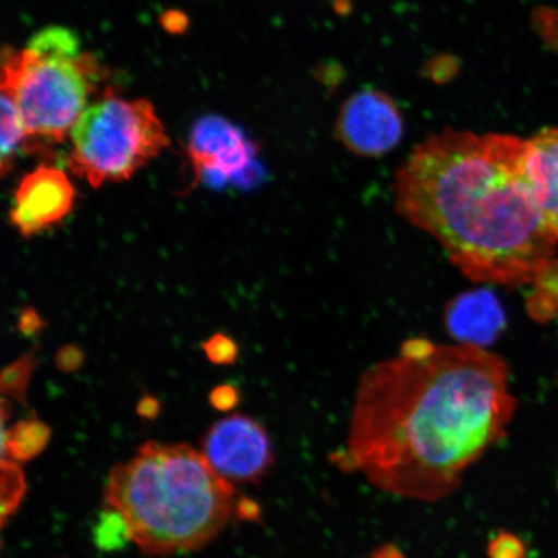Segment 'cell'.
<instances>
[{
    "label": "cell",
    "mask_w": 558,
    "mask_h": 558,
    "mask_svg": "<svg viewBox=\"0 0 558 558\" xmlns=\"http://www.w3.org/2000/svg\"><path fill=\"white\" fill-rule=\"evenodd\" d=\"M515 401L505 361L473 345L415 339L362 375L349 466L396 497L448 498L506 435Z\"/></svg>",
    "instance_id": "1"
},
{
    "label": "cell",
    "mask_w": 558,
    "mask_h": 558,
    "mask_svg": "<svg viewBox=\"0 0 558 558\" xmlns=\"http://www.w3.org/2000/svg\"><path fill=\"white\" fill-rule=\"evenodd\" d=\"M525 142L445 130L417 145L396 174V209L441 244L472 281L538 279L557 236L523 166Z\"/></svg>",
    "instance_id": "2"
},
{
    "label": "cell",
    "mask_w": 558,
    "mask_h": 558,
    "mask_svg": "<svg viewBox=\"0 0 558 558\" xmlns=\"http://www.w3.org/2000/svg\"><path fill=\"white\" fill-rule=\"evenodd\" d=\"M234 498L204 453L185 444L149 441L111 470L105 500L120 511L131 542L149 556L204 548L227 525Z\"/></svg>",
    "instance_id": "3"
},
{
    "label": "cell",
    "mask_w": 558,
    "mask_h": 558,
    "mask_svg": "<svg viewBox=\"0 0 558 558\" xmlns=\"http://www.w3.org/2000/svg\"><path fill=\"white\" fill-rule=\"evenodd\" d=\"M99 65L81 53L75 34L50 27L24 50L4 53L2 90L15 100L25 128V149L41 151L65 142L99 82Z\"/></svg>",
    "instance_id": "4"
},
{
    "label": "cell",
    "mask_w": 558,
    "mask_h": 558,
    "mask_svg": "<svg viewBox=\"0 0 558 558\" xmlns=\"http://www.w3.org/2000/svg\"><path fill=\"white\" fill-rule=\"evenodd\" d=\"M70 135V170L94 187L131 179L170 144L148 100L114 96L87 108Z\"/></svg>",
    "instance_id": "5"
},
{
    "label": "cell",
    "mask_w": 558,
    "mask_h": 558,
    "mask_svg": "<svg viewBox=\"0 0 558 558\" xmlns=\"http://www.w3.org/2000/svg\"><path fill=\"white\" fill-rule=\"evenodd\" d=\"M202 453L220 476L234 483L259 484L275 463L268 432L243 414L216 422L202 441Z\"/></svg>",
    "instance_id": "6"
},
{
    "label": "cell",
    "mask_w": 558,
    "mask_h": 558,
    "mask_svg": "<svg viewBox=\"0 0 558 558\" xmlns=\"http://www.w3.org/2000/svg\"><path fill=\"white\" fill-rule=\"evenodd\" d=\"M341 144L354 155L379 157L399 145L403 120L397 105L380 90L354 94L341 105L337 120Z\"/></svg>",
    "instance_id": "7"
},
{
    "label": "cell",
    "mask_w": 558,
    "mask_h": 558,
    "mask_svg": "<svg viewBox=\"0 0 558 558\" xmlns=\"http://www.w3.org/2000/svg\"><path fill=\"white\" fill-rule=\"evenodd\" d=\"M74 187L64 171L40 166L21 181L11 209L13 227L24 236L64 220L74 205Z\"/></svg>",
    "instance_id": "8"
},
{
    "label": "cell",
    "mask_w": 558,
    "mask_h": 558,
    "mask_svg": "<svg viewBox=\"0 0 558 558\" xmlns=\"http://www.w3.org/2000/svg\"><path fill=\"white\" fill-rule=\"evenodd\" d=\"M187 153L198 174L218 181L246 169L254 146L234 124L220 117H206L194 125Z\"/></svg>",
    "instance_id": "9"
},
{
    "label": "cell",
    "mask_w": 558,
    "mask_h": 558,
    "mask_svg": "<svg viewBox=\"0 0 558 558\" xmlns=\"http://www.w3.org/2000/svg\"><path fill=\"white\" fill-rule=\"evenodd\" d=\"M446 327L458 344L485 348L506 330V316L497 296L490 291L466 292L449 304Z\"/></svg>",
    "instance_id": "10"
},
{
    "label": "cell",
    "mask_w": 558,
    "mask_h": 558,
    "mask_svg": "<svg viewBox=\"0 0 558 558\" xmlns=\"http://www.w3.org/2000/svg\"><path fill=\"white\" fill-rule=\"evenodd\" d=\"M523 166L544 218L558 239V129H544L525 142Z\"/></svg>",
    "instance_id": "11"
},
{
    "label": "cell",
    "mask_w": 558,
    "mask_h": 558,
    "mask_svg": "<svg viewBox=\"0 0 558 558\" xmlns=\"http://www.w3.org/2000/svg\"><path fill=\"white\" fill-rule=\"evenodd\" d=\"M52 429L50 425L39 421L37 415L23 418L10 430L3 427L2 456H10L17 462H31L40 456L50 445Z\"/></svg>",
    "instance_id": "12"
},
{
    "label": "cell",
    "mask_w": 558,
    "mask_h": 558,
    "mask_svg": "<svg viewBox=\"0 0 558 558\" xmlns=\"http://www.w3.org/2000/svg\"><path fill=\"white\" fill-rule=\"evenodd\" d=\"M25 143V128L17 105L12 96L2 90V174L12 170L20 145Z\"/></svg>",
    "instance_id": "13"
},
{
    "label": "cell",
    "mask_w": 558,
    "mask_h": 558,
    "mask_svg": "<svg viewBox=\"0 0 558 558\" xmlns=\"http://www.w3.org/2000/svg\"><path fill=\"white\" fill-rule=\"evenodd\" d=\"M94 542L102 553H116L131 542L128 522L114 507H105L94 527Z\"/></svg>",
    "instance_id": "14"
},
{
    "label": "cell",
    "mask_w": 558,
    "mask_h": 558,
    "mask_svg": "<svg viewBox=\"0 0 558 558\" xmlns=\"http://www.w3.org/2000/svg\"><path fill=\"white\" fill-rule=\"evenodd\" d=\"M38 364L39 361L35 351H29L23 357L7 366L3 369L2 378H0V392L26 407L27 388H29L32 375Z\"/></svg>",
    "instance_id": "15"
},
{
    "label": "cell",
    "mask_w": 558,
    "mask_h": 558,
    "mask_svg": "<svg viewBox=\"0 0 558 558\" xmlns=\"http://www.w3.org/2000/svg\"><path fill=\"white\" fill-rule=\"evenodd\" d=\"M26 485L24 474L19 465L12 462H2V521L16 511L25 494Z\"/></svg>",
    "instance_id": "16"
},
{
    "label": "cell",
    "mask_w": 558,
    "mask_h": 558,
    "mask_svg": "<svg viewBox=\"0 0 558 558\" xmlns=\"http://www.w3.org/2000/svg\"><path fill=\"white\" fill-rule=\"evenodd\" d=\"M202 349H204L208 361L218 366L233 365L240 354L235 341L220 332L204 341Z\"/></svg>",
    "instance_id": "17"
},
{
    "label": "cell",
    "mask_w": 558,
    "mask_h": 558,
    "mask_svg": "<svg viewBox=\"0 0 558 558\" xmlns=\"http://www.w3.org/2000/svg\"><path fill=\"white\" fill-rule=\"evenodd\" d=\"M487 555L490 558H526V548L518 536L500 532L488 543Z\"/></svg>",
    "instance_id": "18"
},
{
    "label": "cell",
    "mask_w": 558,
    "mask_h": 558,
    "mask_svg": "<svg viewBox=\"0 0 558 558\" xmlns=\"http://www.w3.org/2000/svg\"><path fill=\"white\" fill-rule=\"evenodd\" d=\"M208 402L216 411L229 413L240 402V392L230 384H220L216 386L208 395Z\"/></svg>",
    "instance_id": "19"
},
{
    "label": "cell",
    "mask_w": 558,
    "mask_h": 558,
    "mask_svg": "<svg viewBox=\"0 0 558 558\" xmlns=\"http://www.w3.org/2000/svg\"><path fill=\"white\" fill-rule=\"evenodd\" d=\"M85 364V353L75 345H66L56 354V367L64 374H73Z\"/></svg>",
    "instance_id": "20"
},
{
    "label": "cell",
    "mask_w": 558,
    "mask_h": 558,
    "mask_svg": "<svg viewBox=\"0 0 558 558\" xmlns=\"http://www.w3.org/2000/svg\"><path fill=\"white\" fill-rule=\"evenodd\" d=\"M235 514L242 521L260 522L262 509L255 500L243 497L235 507Z\"/></svg>",
    "instance_id": "21"
},
{
    "label": "cell",
    "mask_w": 558,
    "mask_h": 558,
    "mask_svg": "<svg viewBox=\"0 0 558 558\" xmlns=\"http://www.w3.org/2000/svg\"><path fill=\"white\" fill-rule=\"evenodd\" d=\"M136 413L143 421H156L160 413V403L156 397L144 395L136 404Z\"/></svg>",
    "instance_id": "22"
},
{
    "label": "cell",
    "mask_w": 558,
    "mask_h": 558,
    "mask_svg": "<svg viewBox=\"0 0 558 558\" xmlns=\"http://www.w3.org/2000/svg\"><path fill=\"white\" fill-rule=\"evenodd\" d=\"M19 329L26 337H33L41 329V319L34 311H27L23 313L20 318Z\"/></svg>",
    "instance_id": "23"
}]
</instances>
